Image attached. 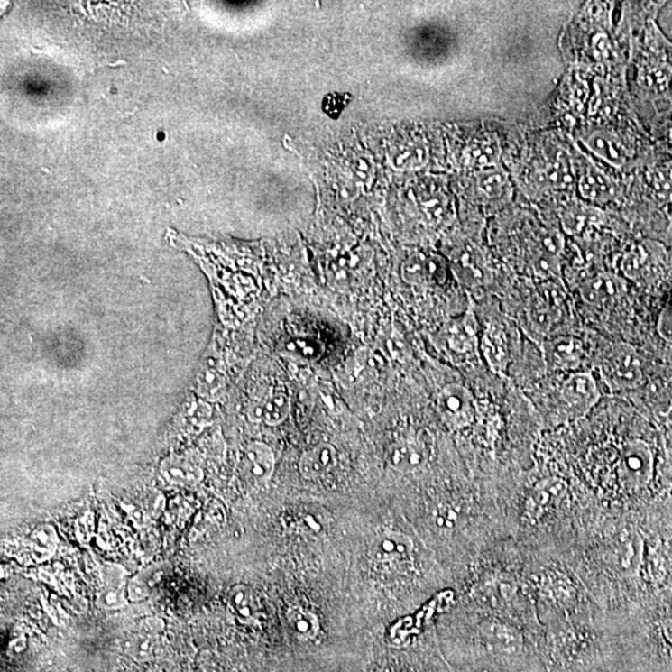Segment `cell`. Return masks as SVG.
<instances>
[{
  "label": "cell",
  "instance_id": "21",
  "mask_svg": "<svg viewBox=\"0 0 672 672\" xmlns=\"http://www.w3.org/2000/svg\"><path fill=\"white\" fill-rule=\"evenodd\" d=\"M228 604L239 621H254L258 618V600L248 585H233L228 593Z\"/></svg>",
  "mask_w": 672,
  "mask_h": 672
},
{
  "label": "cell",
  "instance_id": "25",
  "mask_svg": "<svg viewBox=\"0 0 672 672\" xmlns=\"http://www.w3.org/2000/svg\"><path fill=\"white\" fill-rule=\"evenodd\" d=\"M488 639L503 651H517L522 645L520 632L508 625H491Z\"/></svg>",
  "mask_w": 672,
  "mask_h": 672
},
{
  "label": "cell",
  "instance_id": "1",
  "mask_svg": "<svg viewBox=\"0 0 672 672\" xmlns=\"http://www.w3.org/2000/svg\"><path fill=\"white\" fill-rule=\"evenodd\" d=\"M655 460L650 446L641 440L626 442L618 461V476L622 487L636 491L647 487L654 477Z\"/></svg>",
  "mask_w": 672,
  "mask_h": 672
},
{
  "label": "cell",
  "instance_id": "12",
  "mask_svg": "<svg viewBox=\"0 0 672 672\" xmlns=\"http://www.w3.org/2000/svg\"><path fill=\"white\" fill-rule=\"evenodd\" d=\"M275 467L273 451L263 442H251L245 447L242 468L248 481L262 484L271 480Z\"/></svg>",
  "mask_w": 672,
  "mask_h": 672
},
{
  "label": "cell",
  "instance_id": "7",
  "mask_svg": "<svg viewBox=\"0 0 672 672\" xmlns=\"http://www.w3.org/2000/svg\"><path fill=\"white\" fill-rule=\"evenodd\" d=\"M530 179L543 187L563 189L570 181L569 160L562 150L550 149L542 152V157H536L529 165Z\"/></svg>",
  "mask_w": 672,
  "mask_h": 672
},
{
  "label": "cell",
  "instance_id": "2",
  "mask_svg": "<svg viewBox=\"0 0 672 672\" xmlns=\"http://www.w3.org/2000/svg\"><path fill=\"white\" fill-rule=\"evenodd\" d=\"M671 48L649 47L638 65L639 87L651 97H670L672 91Z\"/></svg>",
  "mask_w": 672,
  "mask_h": 672
},
{
  "label": "cell",
  "instance_id": "18",
  "mask_svg": "<svg viewBox=\"0 0 672 672\" xmlns=\"http://www.w3.org/2000/svg\"><path fill=\"white\" fill-rule=\"evenodd\" d=\"M618 294V280L606 274L596 275L586 281L582 288L583 299L594 307L611 306Z\"/></svg>",
  "mask_w": 672,
  "mask_h": 672
},
{
  "label": "cell",
  "instance_id": "15",
  "mask_svg": "<svg viewBox=\"0 0 672 672\" xmlns=\"http://www.w3.org/2000/svg\"><path fill=\"white\" fill-rule=\"evenodd\" d=\"M336 465V450L329 444L314 446L301 455L299 471L306 480H317L326 476Z\"/></svg>",
  "mask_w": 672,
  "mask_h": 672
},
{
  "label": "cell",
  "instance_id": "22",
  "mask_svg": "<svg viewBox=\"0 0 672 672\" xmlns=\"http://www.w3.org/2000/svg\"><path fill=\"white\" fill-rule=\"evenodd\" d=\"M288 624L300 640L310 641L318 638L320 631L316 614L303 608H293L287 614Z\"/></svg>",
  "mask_w": 672,
  "mask_h": 672
},
{
  "label": "cell",
  "instance_id": "26",
  "mask_svg": "<svg viewBox=\"0 0 672 672\" xmlns=\"http://www.w3.org/2000/svg\"><path fill=\"white\" fill-rule=\"evenodd\" d=\"M658 331L665 339L672 342V308H667L662 313L660 323H658Z\"/></svg>",
  "mask_w": 672,
  "mask_h": 672
},
{
  "label": "cell",
  "instance_id": "6",
  "mask_svg": "<svg viewBox=\"0 0 672 672\" xmlns=\"http://www.w3.org/2000/svg\"><path fill=\"white\" fill-rule=\"evenodd\" d=\"M414 544L405 534L386 532L375 538L370 556L375 566L385 570H405L412 562Z\"/></svg>",
  "mask_w": 672,
  "mask_h": 672
},
{
  "label": "cell",
  "instance_id": "20",
  "mask_svg": "<svg viewBox=\"0 0 672 672\" xmlns=\"http://www.w3.org/2000/svg\"><path fill=\"white\" fill-rule=\"evenodd\" d=\"M588 147L596 155L602 157L614 166H621L625 162V150L615 133L606 131H595L585 140Z\"/></svg>",
  "mask_w": 672,
  "mask_h": 672
},
{
  "label": "cell",
  "instance_id": "14",
  "mask_svg": "<svg viewBox=\"0 0 672 672\" xmlns=\"http://www.w3.org/2000/svg\"><path fill=\"white\" fill-rule=\"evenodd\" d=\"M160 470L163 480L176 487H195L203 480L202 468L185 457L166 458Z\"/></svg>",
  "mask_w": 672,
  "mask_h": 672
},
{
  "label": "cell",
  "instance_id": "9",
  "mask_svg": "<svg viewBox=\"0 0 672 672\" xmlns=\"http://www.w3.org/2000/svg\"><path fill=\"white\" fill-rule=\"evenodd\" d=\"M544 355L550 369L576 373L585 359V346L576 337H554L544 344Z\"/></svg>",
  "mask_w": 672,
  "mask_h": 672
},
{
  "label": "cell",
  "instance_id": "5",
  "mask_svg": "<svg viewBox=\"0 0 672 672\" xmlns=\"http://www.w3.org/2000/svg\"><path fill=\"white\" fill-rule=\"evenodd\" d=\"M559 398L570 415L582 416L599 401L598 383L592 373H570L559 389Z\"/></svg>",
  "mask_w": 672,
  "mask_h": 672
},
{
  "label": "cell",
  "instance_id": "23",
  "mask_svg": "<svg viewBox=\"0 0 672 672\" xmlns=\"http://www.w3.org/2000/svg\"><path fill=\"white\" fill-rule=\"evenodd\" d=\"M127 583L119 579H105L103 589L97 593V603L105 611H116L130 602L126 593Z\"/></svg>",
  "mask_w": 672,
  "mask_h": 672
},
{
  "label": "cell",
  "instance_id": "4",
  "mask_svg": "<svg viewBox=\"0 0 672 672\" xmlns=\"http://www.w3.org/2000/svg\"><path fill=\"white\" fill-rule=\"evenodd\" d=\"M437 410L445 424L454 429L467 428L476 416L474 396L460 383H450L441 390Z\"/></svg>",
  "mask_w": 672,
  "mask_h": 672
},
{
  "label": "cell",
  "instance_id": "11",
  "mask_svg": "<svg viewBox=\"0 0 672 672\" xmlns=\"http://www.w3.org/2000/svg\"><path fill=\"white\" fill-rule=\"evenodd\" d=\"M478 327L476 316H474L472 307L458 318L452 320L446 327L445 337L446 343L452 352L458 355H465L476 350L478 345Z\"/></svg>",
  "mask_w": 672,
  "mask_h": 672
},
{
  "label": "cell",
  "instance_id": "16",
  "mask_svg": "<svg viewBox=\"0 0 672 672\" xmlns=\"http://www.w3.org/2000/svg\"><path fill=\"white\" fill-rule=\"evenodd\" d=\"M428 446L421 438H408L393 447L390 464L395 470L411 472L422 467L428 462Z\"/></svg>",
  "mask_w": 672,
  "mask_h": 672
},
{
  "label": "cell",
  "instance_id": "10",
  "mask_svg": "<svg viewBox=\"0 0 672 672\" xmlns=\"http://www.w3.org/2000/svg\"><path fill=\"white\" fill-rule=\"evenodd\" d=\"M644 554V539L636 530H622L612 546V559L616 568L628 576H634L640 572Z\"/></svg>",
  "mask_w": 672,
  "mask_h": 672
},
{
  "label": "cell",
  "instance_id": "19",
  "mask_svg": "<svg viewBox=\"0 0 672 672\" xmlns=\"http://www.w3.org/2000/svg\"><path fill=\"white\" fill-rule=\"evenodd\" d=\"M482 349L492 370L503 373L508 364V343L503 330L491 327L482 339Z\"/></svg>",
  "mask_w": 672,
  "mask_h": 672
},
{
  "label": "cell",
  "instance_id": "3",
  "mask_svg": "<svg viewBox=\"0 0 672 672\" xmlns=\"http://www.w3.org/2000/svg\"><path fill=\"white\" fill-rule=\"evenodd\" d=\"M600 369L606 383L614 390L635 389L642 382L640 360L634 347L628 344L612 346Z\"/></svg>",
  "mask_w": 672,
  "mask_h": 672
},
{
  "label": "cell",
  "instance_id": "8",
  "mask_svg": "<svg viewBox=\"0 0 672 672\" xmlns=\"http://www.w3.org/2000/svg\"><path fill=\"white\" fill-rule=\"evenodd\" d=\"M566 493V483L560 478L552 477L538 482L524 503V520L536 523L544 514L556 507Z\"/></svg>",
  "mask_w": 672,
  "mask_h": 672
},
{
  "label": "cell",
  "instance_id": "13",
  "mask_svg": "<svg viewBox=\"0 0 672 672\" xmlns=\"http://www.w3.org/2000/svg\"><path fill=\"white\" fill-rule=\"evenodd\" d=\"M290 412V391L283 383H278L269 389L261 408L252 409L251 418L255 421H263L269 426H277L288 419Z\"/></svg>",
  "mask_w": 672,
  "mask_h": 672
},
{
  "label": "cell",
  "instance_id": "17",
  "mask_svg": "<svg viewBox=\"0 0 672 672\" xmlns=\"http://www.w3.org/2000/svg\"><path fill=\"white\" fill-rule=\"evenodd\" d=\"M579 189L585 198L594 202H606L614 196L612 180L588 162L580 167Z\"/></svg>",
  "mask_w": 672,
  "mask_h": 672
},
{
  "label": "cell",
  "instance_id": "24",
  "mask_svg": "<svg viewBox=\"0 0 672 672\" xmlns=\"http://www.w3.org/2000/svg\"><path fill=\"white\" fill-rule=\"evenodd\" d=\"M225 389V376L222 375L217 367L215 365L203 366L198 373V378H197V390L201 393V396L215 401V400L221 398Z\"/></svg>",
  "mask_w": 672,
  "mask_h": 672
},
{
  "label": "cell",
  "instance_id": "28",
  "mask_svg": "<svg viewBox=\"0 0 672 672\" xmlns=\"http://www.w3.org/2000/svg\"><path fill=\"white\" fill-rule=\"evenodd\" d=\"M667 141L668 143H670V146L672 147V114L670 116V123L667 124Z\"/></svg>",
  "mask_w": 672,
  "mask_h": 672
},
{
  "label": "cell",
  "instance_id": "27",
  "mask_svg": "<svg viewBox=\"0 0 672 672\" xmlns=\"http://www.w3.org/2000/svg\"><path fill=\"white\" fill-rule=\"evenodd\" d=\"M664 631L668 640L672 641V618L668 619V621L665 622Z\"/></svg>",
  "mask_w": 672,
  "mask_h": 672
}]
</instances>
